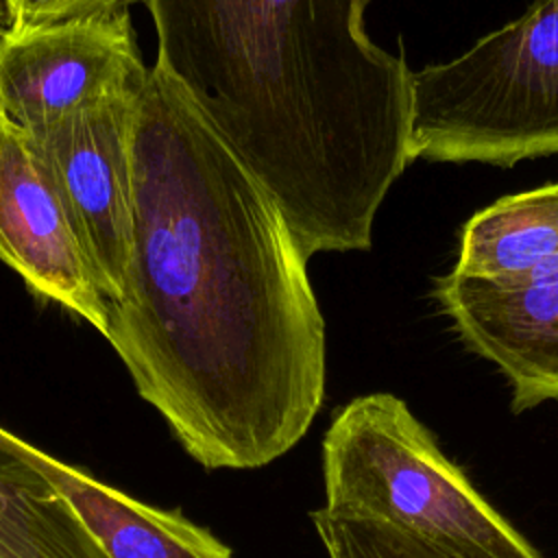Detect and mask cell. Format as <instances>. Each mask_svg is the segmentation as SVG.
Here are the masks:
<instances>
[{"instance_id": "7", "label": "cell", "mask_w": 558, "mask_h": 558, "mask_svg": "<svg viewBox=\"0 0 558 558\" xmlns=\"http://www.w3.org/2000/svg\"><path fill=\"white\" fill-rule=\"evenodd\" d=\"M432 294L462 344L506 377L514 412L558 401V251L504 283L451 270Z\"/></svg>"}, {"instance_id": "10", "label": "cell", "mask_w": 558, "mask_h": 558, "mask_svg": "<svg viewBox=\"0 0 558 558\" xmlns=\"http://www.w3.org/2000/svg\"><path fill=\"white\" fill-rule=\"evenodd\" d=\"M558 251V183L501 196L462 229L456 272L510 281Z\"/></svg>"}, {"instance_id": "1", "label": "cell", "mask_w": 558, "mask_h": 558, "mask_svg": "<svg viewBox=\"0 0 558 558\" xmlns=\"http://www.w3.org/2000/svg\"><path fill=\"white\" fill-rule=\"evenodd\" d=\"M133 244L105 340L201 466L288 453L325 399V318L279 203L159 65L133 133Z\"/></svg>"}, {"instance_id": "13", "label": "cell", "mask_w": 558, "mask_h": 558, "mask_svg": "<svg viewBox=\"0 0 558 558\" xmlns=\"http://www.w3.org/2000/svg\"><path fill=\"white\" fill-rule=\"evenodd\" d=\"M7 28H9V17H7V9H4V4L0 0V37L4 35Z\"/></svg>"}, {"instance_id": "12", "label": "cell", "mask_w": 558, "mask_h": 558, "mask_svg": "<svg viewBox=\"0 0 558 558\" xmlns=\"http://www.w3.org/2000/svg\"><path fill=\"white\" fill-rule=\"evenodd\" d=\"M140 0H2L9 28H35L126 13Z\"/></svg>"}, {"instance_id": "9", "label": "cell", "mask_w": 558, "mask_h": 558, "mask_svg": "<svg viewBox=\"0 0 558 558\" xmlns=\"http://www.w3.org/2000/svg\"><path fill=\"white\" fill-rule=\"evenodd\" d=\"M33 456L107 558H233L229 545L181 510L144 504L46 451L33 449Z\"/></svg>"}, {"instance_id": "2", "label": "cell", "mask_w": 558, "mask_h": 558, "mask_svg": "<svg viewBox=\"0 0 558 558\" xmlns=\"http://www.w3.org/2000/svg\"><path fill=\"white\" fill-rule=\"evenodd\" d=\"M157 61L279 203L307 259L371 248L410 157L412 72L371 0H140Z\"/></svg>"}, {"instance_id": "6", "label": "cell", "mask_w": 558, "mask_h": 558, "mask_svg": "<svg viewBox=\"0 0 558 558\" xmlns=\"http://www.w3.org/2000/svg\"><path fill=\"white\" fill-rule=\"evenodd\" d=\"M131 15L7 28L0 37V111L31 129L124 96L148 78Z\"/></svg>"}, {"instance_id": "5", "label": "cell", "mask_w": 558, "mask_h": 558, "mask_svg": "<svg viewBox=\"0 0 558 558\" xmlns=\"http://www.w3.org/2000/svg\"><path fill=\"white\" fill-rule=\"evenodd\" d=\"M140 94L31 129L22 126L52 181L107 307L120 296L131 259L133 133Z\"/></svg>"}, {"instance_id": "4", "label": "cell", "mask_w": 558, "mask_h": 558, "mask_svg": "<svg viewBox=\"0 0 558 558\" xmlns=\"http://www.w3.org/2000/svg\"><path fill=\"white\" fill-rule=\"evenodd\" d=\"M558 153V0L412 72L410 157L514 166Z\"/></svg>"}, {"instance_id": "3", "label": "cell", "mask_w": 558, "mask_h": 558, "mask_svg": "<svg viewBox=\"0 0 558 558\" xmlns=\"http://www.w3.org/2000/svg\"><path fill=\"white\" fill-rule=\"evenodd\" d=\"M325 506L427 536L543 558L390 392L338 408L323 438Z\"/></svg>"}, {"instance_id": "11", "label": "cell", "mask_w": 558, "mask_h": 558, "mask_svg": "<svg viewBox=\"0 0 558 558\" xmlns=\"http://www.w3.org/2000/svg\"><path fill=\"white\" fill-rule=\"evenodd\" d=\"M310 517L327 558H510L482 545L427 536L327 506Z\"/></svg>"}, {"instance_id": "8", "label": "cell", "mask_w": 558, "mask_h": 558, "mask_svg": "<svg viewBox=\"0 0 558 558\" xmlns=\"http://www.w3.org/2000/svg\"><path fill=\"white\" fill-rule=\"evenodd\" d=\"M0 259L28 290L76 314L96 331L107 303L26 131L0 111Z\"/></svg>"}]
</instances>
